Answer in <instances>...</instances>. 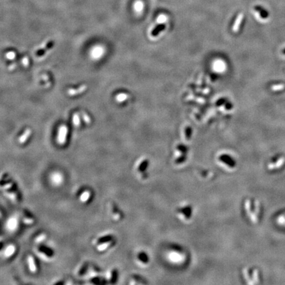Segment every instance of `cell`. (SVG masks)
Returning a JSON list of instances; mask_svg holds the SVG:
<instances>
[{
	"label": "cell",
	"instance_id": "cell-1",
	"mask_svg": "<svg viewBox=\"0 0 285 285\" xmlns=\"http://www.w3.org/2000/svg\"><path fill=\"white\" fill-rule=\"evenodd\" d=\"M244 210L251 223L256 224L260 221L261 205L258 200L253 198H247L244 201Z\"/></svg>",
	"mask_w": 285,
	"mask_h": 285
},
{
	"label": "cell",
	"instance_id": "cell-2",
	"mask_svg": "<svg viewBox=\"0 0 285 285\" xmlns=\"http://www.w3.org/2000/svg\"><path fill=\"white\" fill-rule=\"evenodd\" d=\"M186 253L184 249L179 247L173 246L170 247L166 254L168 262L173 265H182L186 260Z\"/></svg>",
	"mask_w": 285,
	"mask_h": 285
},
{
	"label": "cell",
	"instance_id": "cell-3",
	"mask_svg": "<svg viewBox=\"0 0 285 285\" xmlns=\"http://www.w3.org/2000/svg\"><path fill=\"white\" fill-rule=\"evenodd\" d=\"M193 213L194 210L191 204H184L178 207L176 209V215L182 223H188L192 220Z\"/></svg>",
	"mask_w": 285,
	"mask_h": 285
},
{
	"label": "cell",
	"instance_id": "cell-4",
	"mask_svg": "<svg viewBox=\"0 0 285 285\" xmlns=\"http://www.w3.org/2000/svg\"><path fill=\"white\" fill-rule=\"evenodd\" d=\"M217 160L218 162L217 164L227 171L232 172L236 170L238 166L236 160L233 156L227 153H222L219 154Z\"/></svg>",
	"mask_w": 285,
	"mask_h": 285
},
{
	"label": "cell",
	"instance_id": "cell-5",
	"mask_svg": "<svg viewBox=\"0 0 285 285\" xmlns=\"http://www.w3.org/2000/svg\"><path fill=\"white\" fill-rule=\"evenodd\" d=\"M188 149L184 145H178L176 147V153L174 156V163L176 166H181L186 163L188 159Z\"/></svg>",
	"mask_w": 285,
	"mask_h": 285
},
{
	"label": "cell",
	"instance_id": "cell-6",
	"mask_svg": "<svg viewBox=\"0 0 285 285\" xmlns=\"http://www.w3.org/2000/svg\"><path fill=\"white\" fill-rule=\"evenodd\" d=\"M243 276L247 284H255L260 282V273L258 269L246 267L243 270Z\"/></svg>",
	"mask_w": 285,
	"mask_h": 285
},
{
	"label": "cell",
	"instance_id": "cell-7",
	"mask_svg": "<svg viewBox=\"0 0 285 285\" xmlns=\"http://www.w3.org/2000/svg\"><path fill=\"white\" fill-rule=\"evenodd\" d=\"M277 159L273 160L269 162L267 165V169L270 171H275L277 170H279L284 166L285 163V157L284 156H280L277 158Z\"/></svg>",
	"mask_w": 285,
	"mask_h": 285
},
{
	"label": "cell",
	"instance_id": "cell-8",
	"mask_svg": "<svg viewBox=\"0 0 285 285\" xmlns=\"http://www.w3.org/2000/svg\"><path fill=\"white\" fill-rule=\"evenodd\" d=\"M50 179L52 186L58 187L61 186L64 182V176L60 172H54L51 174Z\"/></svg>",
	"mask_w": 285,
	"mask_h": 285
},
{
	"label": "cell",
	"instance_id": "cell-9",
	"mask_svg": "<svg viewBox=\"0 0 285 285\" xmlns=\"http://www.w3.org/2000/svg\"><path fill=\"white\" fill-rule=\"evenodd\" d=\"M67 132H68V129H67L66 126H61L60 129H59L58 135V142L60 145H64L66 143Z\"/></svg>",
	"mask_w": 285,
	"mask_h": 285
},
{
	"label": "cell",
	"instance_id": "cell-10",
	"mask_svg": "<svg viewBox=\"0 0 285 285\" xmlns=\"http://www.w3.org/2000/svg\"><path fill=\"white\" fill-rule=\"evenodd\" d=\"M18 219L16 217H12L7 220L6 223V228L10 232H14L18 227Z\"/></svg>",
	"mask_w": 285,
	"mask_h": 285
},
{
	"label": "cell",
	"instance_id": "cell-11",
	"mask_svg": "<svg viewBox=\"0 0 285 285\" xmlns=\"http://www.w3.org/2000/svg\"><path fill=\"white\" fill-rule=\"evenodd\" d=\"M137 263L139 265H141V266H145L147 265L148 263H149V257L145 252H141L139 253L138 255Z\"/></svg>",
	"mask_w": 285,
	"mask_h": 285
},
{
	"label": "cell",
	"instance_id": "cell-12",
	"mask_svg": "<svg viewBox=\"0 0 285 285\" xmlns=\"http://www.w3.org/2000/svg\"><path fill=\"white\" fill-rule=\"evenodd\" d=\"M87 89V86L85 85V84H82L79 87H78L77 89H70L67 91V93L68 95L70 96H75L79 94H81L83 92H84Z\"/></svg>",
	"mask_w": 285,
	"mask_h": 285
},
{
	"label": "cell",
	"instance_id": "cell-13",
	"mask_svg": "<svg viewBox=\"0 0 285 285\" xmlns=\"http://www.w3.org/2000/svg\"><path fill=\"white\" fill-rule=\"evenodd\" d=\"M54 46V40L50 41V42H48L47 44L45 45V46L43 47L42 48L38 50L36 52V55L37 56H43L46 52V51H48L50 49H51Z\"/></svg>",
	"mask_w": 285,
	"mask_h": 285
},
{
	"label": "cell",
	"instance_id": "cell-14",
	"mask_svg": "<svg viewBox=\"0 0 285 285\" xmlns=\"http://www.w3.org/2000/svg\"><path fill=\"white\" fill-rule=\"evenodd\" d=\"M27 262H28V265H29V267L30 269V271L32 273H35L37 271V267L36 265V262L34 261V259L32 255H29L27 258Z\"/></svg>",
	"mask_w": 285,
	"mask_h": 285
},
{
	"label": "cell",
	"instance_id": "cell-15",
	"mask_svg": "<svg viewBox=\"0 0 285 285\" xmlns=\"http://www.w3.org/2000/svg\"><path fill=\"white\" fill-rule=\"evenodd\" d=\"M15 251H16V247H15L13 244H10L6 247V248L4 250L3 255L6 258H9L12 255H13Z\"/></svg>",
	"mask_w": 285,
	"mask_h": 285
},
{
	"label": "cell",
	"instance_id": "cell-16",
	"mask_svg": "<svg viewBox=\"0 0 285 285\" xmlns=\"http://www.w3.org/2000/svg\"><path fill=\"white\" fill-rule=\"evenodd\" d=\"M30 135H31V130L30 129H25V131H24L23 133L21 135L20 137L19 138V142L21 144L25 143L26 141L28 140V139H29Z\"/></svg>",
	"mask_w": 285,
	"mask_h": 285
},
{
	"label": "cell",
	"instance_id": "cell-17",
	"mask_svg": "<svg viewBox=\"0 0 285 285\" xmlns=\"http://www.w3.org/2000/svg\"><path fill=\"white\" fill-rule=\"evenodd\" d=\"M149 166V160L147 159H142L139 161L137 164V169L141 172H144L147 169V167Z\"/></svg>",
	"mask_w": 285,
	"mask_h": 285
},
{
	"label": "cell",
	"instance_id": "cell-18",
	"mask_svg": "<svg viewBox=\"0 0 285 285\" xmlns=\"http://www.w3.org/2000/svg\"><path fill=\"white\" fill-rule=\"evenodd\" d=\"M91 193L90 191H88V190L84 191L83 192H82L80 195V197H79L80 201L82 203H87V202L89 201V199L91 198Z\"/></svg>",
	"mask_w": 285,
	"mask_h": 285
},
{
	"label": "cell",
	"instance_id": "cell-19",
	"mask_svg": "<svg viewBox=\"0 0 285 285\" xmlns=\"http://www.w3.org/2000/svg\"><path fill=\"white\" fill-rule=\"evenodd\" d=\"M243 19V13H240L238 15V17H237L236 21H235V23L234 25V27H233L234 31H236L237 30H238L239 28H240V26L241 25V22H242Z\"/></svg>",
	"mask_w": 285,
	"mask_h": 285
},
{
	"label": "cell",
	"instance_id": "cell-20",
	"mask_svg": "<svg viewBox=\"0 0 285 285\" xmlns=\"http://www.w3.org/2000/svg\"><path fill=\"white\" fill-rule=\"evenodd\" d=\"M165 28H166V26H165V25H163V24H160V25H157L153 30H152L151 35L153 36H156L161 31H162V30H164Z\"/></svg>",
	"mask_w": 285,
	"mask_h": 285
},
{
	"label": "cell",
	"instance_id": "cell-21",
	"mask_svg": "<svg viewBox=\"0 0 285 285\" xmlns=\"http://www.w3.org/2000/svg\"><path fill=\"white\" fill-rule=\"evenodd\" d=\"M111 244H112V241H104V242H103L102 243H101V244H99V245H98L97 250L99 251H104V250H106V249H107Z\"/></svg>",
	"mask_w": 285,
	"mask_h": 285
},
{
	"label": "cell",
	"instance_id": "cell-22",
	"mask_svg": "<svg viewBox=\"0 0 285 285\" xmlns=\"http://www.w3.org/2000/svg\"><path fill=\"white\" fill-rule=\"evenodd\" d=\"M277 223L280 227L285 228V212L278 215L277 218Z\"/></svg>",
	"mask_w": 285,
	"mask_h": 285
},
{
	"label": "cell",
	"instance_id": "cell-23",
	"mask_svg": "<svg viewBox=\"0 0 285 285\" xmlns=\"http://www.w3.org/2000/svg\"><path fill=\"white\" fill-rule=\"evenodd\" d=\"M256 11H258L260 15V17L263 19H267L268 17V13L266 11V10L263 9L262 7H255Z\"/></svg>",
	"mask_w": 285,
	"mask_h": 285
},
{
	"label": "cell",
	"instance_id": "cell-24",
	"mask_svg": "<svg viewBox=\"0 0 285 285\" xmlns=\"http://www.w3.org/2000/svg\"><path fill=\"white\" fill-rule=\"evenodd\" d=\"M103 49H102L101 48H96L94 49V50L93 51V55L94 56V57L95 58H98L101 56L103 55Z\"/></svg>",
	"mask_w": 285,
	"mask_h": 285
},
{
	"label": "cell",
	"instance_id": "cell-25",
	"mask_svg": "<svg viewBox=\"0 0 285 285\" xmlns=\"http://www.w3.org/2000/svg\"><path fill=\"white\" fill-rule=\"evenodd\" d=\"M127 97H128L127 95L125 94V93H120V94L117 95L116 99L118 102H123L125 100L127 99Z\"/></svg>",
	"mask_w": 285,
	"mask_h": 285
},
{
	"label": "cell",
	"instance_id": "cell-26",
	"mask_svg": "<svg viewBox=\"0 0 285 285\" xmlns=\"http://www.w3.org/2000/svg\"><path fill=\"white\" fill-rule=\"evenodd\" d=\"M73 124L76 126H79L80 125V119L78 114H75L73 116Z\"/></svg>",
	"mask_w": 285,
	"mask_h": 285
},
{
	"label": "cell",
	"instance_id": "cell-27",
	"mask_svg": "<svg viewBox=\"0 0 285 285\" xmlns=\"http://www.w3.org/2000/svg\"><path fill=\"white\" fill-rule=\"evenodd\" d=\"M46 238V235L45 234H40L39 236H38L35 239V241L36 243H40L42 241H44Z\"/></svg>",
	"mask_w": 285,
	"mask_h": 285
},
{
	"label": "cell",
	"instance_id": "cell-28",
	"mask_svg": "<svg viewBox=\"0 0 285 285\" xmlns=\"http://www.w3.org/2000/svg\"><path fill=\"white\" fill-rule=\"evenodd\" d=\"M82 118H83V119L84 120V121L87 123H91V118L89 117V116H88L87 114H86L85 112H82Z\"/></svg>",
	"mask_w": 285,
	"mask_h": 285
},
{
	"label": "cell",
	"instance_id": "cell-29",
	"mask_svg": "<svg viewBox=\"0 0 285 285\" xmlns=\"http://www.w3.org/2000/svg\"><path fill=\"white\" fill-rule=\"evenodd\" d=\"M285 87L284 84H277V85H274L272 87V89L273 91H280L283 89Z\"/></svg>",
	"mask_w": 285,
	"mask_h": 285
},
{
	"label": "cell",
	"instance_id": "cell-30",
	"mask_svg": "<svg viewBox=\"0 0 285 285\" xmlns=\"http://www.w3.org/2000/svg\"><path fill=\"white\" fill-rule=\"evenodd\" d=\"M186 138L187 140H190L191 136V128H187L186 130Z\"/></svg>",
	"mask_w": 285,
	"mask_h": 285
},
{
	"label": "cell",
	"instance_id": "cell-31",
	"mask_svg": "<svg viewBox=\"0 0 285 285\" xmlns=\"http://www.w3.org/2000/svg\"><path fill=\"white\" fill-rule=\"evenodd\" d=\"M12 186H13V183L9 182L5 185H2V189H3V190H9V189L12 188Z\"/></svg>",
	"mask_w": 285,
	"mask_h": 285
},
{
	"label": "cell",
	"instance_id": "cell-32",
	"mask_svg": "<svg viewBox=\"0 0 285 285\" xmlns=\"http://www.w3.org/2000/svg\"><path fill=\"white\" fill-rule=\"evenodd\" d=\"M23 221H24V223H25V224H27V225H30V224L33 223V220L31 219L28 218V217H25V218L23 219Z\"/></svg>",
	"mask_w": 285,
	"mask_h": 285
},
{
	"label": "cell",
	"instance_id": "cell-33",
	"mask_svg": "<svg viewBox=\"0 0 285 285\" xmlns=\"http://www.w3.org/2000/svg\"><path fill=\"white\" fill-rule=\"evenodd\" d=\"M6 56H7V58L8 59H10V60H11H11H12V59H14V58L15 57V54L14 53V52H9V53H7V55H6Z\"/></svg>",
	"mask_w": 285,
	"mask_h": 285
},
{
	"label": "cell",
	"instance_id": "cell-34",
	"mask_svg": "<svg viewBox=\"0 0 285 285\" xmlns=\"http://www.w3.org/2000/svg\"><path fill=\"white\" fill-rule=\"evenodd\" d=\"M225 102H226V100L225 99H220V100H219V101L217 103V106H221V105H223V104L225 103Z\"/></svg>",
	"mask_w": 285,
	"mask_h": 285
},
{
	"label": "cell",
	"instance_id": "cell-35",
	"mask_svg": "<svg viewBox=\"0 0 285 285\" xmlns=\"http://www.w3.org/2000/svg\"><path fill=\"white\" fill-rule=\"evenodd\" d=\"M23 64H24V66H28V64H29V62H28V58H24L23 59Z\"/></svg>",
	"mask_w": 285,
	"mask_h": 285
},
{
	"label": "cell",
	"instance_id": "cell-36",
	"mask_svg": "<svg viewBox=\"0 0 285 285\" xmlns=\"http://www.w3.org/2000/svg\"><path fill=\"white\" fill-rule=\"evenodd\" d=\"M113 218H114V220H118L119 219V215H114V217H113Z\"/></svg>",
	"mask_w": 285,
	"mask_h": 285
},
{
	"label": "cell",
	"instance_id": "cell-37",
	"mask_svg": "<svg viewBox=\"0 0 285 285\" xmlns=\"http://www.w3.org/2000/svg\"><path fill=\"white\" fill-rule=\"evenodd\" d=\"M282 54H285V48L283 50H282Z\"/></svg>",
	"mask_w": 285,
	"mask_h": 285
}]
</instances>
